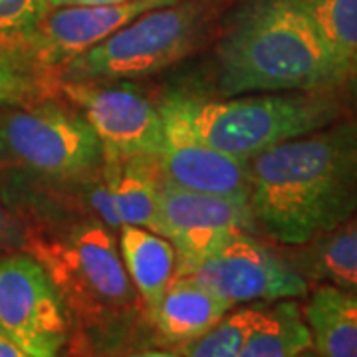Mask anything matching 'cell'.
Listing matches in <instances>:
<instances>
[{
	"instance_id": "cell-9",
	"label": "cell",
	"mask_w": 357,
	"mask_h": 357,
	"mask_svg": "<svg viewBox=\"0 0 357 357\" xmlns=\"http://www.w3.org/2000/svg\"><path fill=\"white\" fill-rule=\"evenodd\" d=\"M159 213L163 236L177 252L175 276L187 274L234 236L252 234L258 227L250 201L189 191L163 177L159 181Z\"/></svg>"
},
{
	"instance_id": "cell-18",
	"label": "cell",
	"mask_w": 357,
	"mask_h": 357,
	"mask_svg": "<svg viewBox=\"0 0 357 357\" xmlns=\"http://www.w3.org/2000/svg\"><path fill=\"white\" fill-rule=\"evenodd\" d=\"M312 349L304 307L294 300L266 302L238 357H298Z\"/></svg>"
},
{
	"instance_id": "cell-21",
	"label": "cell",
	"mask_w": 357,
	"mask_h": 357,
	"mask_svg": "<svg viewBox=\"0 0 357 357\" xmlns=\"http://www.w3.org/2000/svg\"><path fill=\"white\" fill-rule=\"evenodd\" d=\"M48 10V0H0V46L22 48Z\"/></svg>"
},
{
	"instance_id": "cell-20",
	"label": "cell",
	"mask_w": 357,
	"mask_h": 357,
	"mask_svg": "<svg viewBox=\"0 0 357 357\" xmlns=\"http://www.w3.org/2000/svg\"><path fill=\"white\" fill-rule=\"evenodd\" d=\"M262 306L250 304L234 312L229 310L208 332L185 345V357H238L246 335L260 318Z\"/></svg>"
},
{
	"instance_id": "cell-26",
	"label": "cell",
	"mask_w": 357,
	"mask_h": 357,
	"mask_svg": "<svg viewBox=\"0 0 357 357\" xmlns=\"http://www.w3.org/2000/svg\"><path fill=\"white\" fill-rule=\"evenodd\" d=\"M345 84L349 88V98L354 102V107L357 112V58L349 64V70H347V77H345Z\"/></svg>"
},
{
	"instance_id": "cell-25",
	"label": "cell",
	"mask_w": 357,
	"mask_h": 357,
	"mask_svg": "<svg viewBox=\"0 0 357 357\" xmlns=\"http://www.w3.org/2000/svg\"><path fill=\"white\" fill-rule=\"evenodd\" d=\"M128 0H48L50 8L58 6H103V4H119Z\"/></svg>"
},
{
	"instance_id": "cell-17",
	"label": "cell",
	"mask_w": 357,
	"mask_h": 357,
	"mask_svg": "<svg viewBox=\"0 0 357 357\" xmlns=\"http://www.w3.org/2000/svg\"><path fill=\"white\" fill-rule=\"evenodd\" d=\"M319 357H357V296L319 284L304 306Z\"/></svg>"
},
{
	"instance_id": "cell-27",
	"label": "cell",
	"mask_w": 357,
	"mask_h": 357,
	"mask_svg": "<svg viewBox=\"0 0 357 357\" xmlns=\"http://www.w3.org/2000/svg\"><path fill=\"white\" fill-rule=\"evenodd\" d=\"M129 357H183L177 354H171V351H157V349H149V351H139V354H133Z\"/></svg>"
},
{
	"instance_id": "cell-23",
	"label": "cell",
	"mask_w": 357,
	"mask_h": 357,
	"mask_svg": "<svg viewBox=\"0 0 357 357\" xmlns=\"http://www.w3.org/2000/svg\"><path fill=\"white\" fill-rule=\"evenodd\" d=\"M26 230L0 195V252H10L26 244Z\"/></svg>"
},
{
	"instance_id": "cell-12",
	"label": "cell",
	"mask_w": 357,
	"mask_h": 357,
	"mask_svg": "<svg viewBox=\"0 0 357 357\" xmlns=\"http://www.w3.org/2000/svg\"><path fill=\"white\" fill-rule=\"evenodd\" d=\"M157 6L159 4L151 0H128L103 6L50 8L22 50L42 70L60 72L77 56L114 34L117 28Z\"/></svg>"
},
{
	"instance_id": "cell-11",
	"label": "cell",
	"mask_w": 357,
	"mask_h": 357,
	"mask_svg": "<svg viewBox=\"0 0 357 357\" xmlns=\"http://www.w3.org/2000/svg\"><path fill=\"white\" fill-rule=\"evenodd\" d=\"M163 143L157 165L169 183L189 191L250 201L248 161L234 159L204 143L169 98L159 107Z\"/></svg>"
},
{
	"instance_id": "cell-5",
	"label": "cell",
	"mask_w": 357,
	"mask_h": 357,
	"mask_svg": "<svg viewBox=\"0 0 357 357\" xmlns=\"http://www.w3.org/2000/svg\"><path fill=\"white\" fill-rule=\"evenodd\" d=\"M203 13L195 4L157 6L139 14L58 72V82L102 84L151 76L195 48Z\"/></svg>"
},
{
	"instance_id": "cell-30",
	"label": "cell",
	"mask_w": 357,
	"mask_h": 357,
	"mask_svg": "<svg viewBox=\"0 0 357 357\" xmlns=\"http://www.w3.org/2000/svg\"><path fill=\"white\" fill-rule=\"evenodd\" d=\"M8 165V163H4V161H0V169H2V167H6Z\"/></svg>"
},
{
	"instance_id": "cell-8",
	"label": "cell",
	"mask_w": 357,
	"mask_h": 357,
	"mask_svg": "<svg viewBox=\"0 0 357 357\" xmlns=\"http://www.w3.org/2000/svg\"><path fill=\"white\" fill-rule=\"evenodd\" d=\"M230 306L306 298L310 284L296 268L250 234L234 236L183 274Z\"/></svg>"
},
{
	"instance_id": "cell-13",
	"label": "cell",
	"mask_w": 357,
	"mask_h": 357,
	"mask_svg": "<svg viewBox=\"0 0 357 357\" xmlns=\"http://www.w3.org/2000/svg\"><path fill=\"white\" fill-rule=\"evenodd\" d=\"M230 304L204 290L189 276H175L157 302L149 319L169 344L187 345L208 332Z\"/></svg>"
},
{
	"instance_id": "cell-19",
	"label": "cell",
	"mask_w": 357,
	"mask_h": 357,
	"mask_svg": "<svg viewBox=\"0 0 357 357\" xmlns=\"http://www.w3.org/2000/svg\"><path fill=\"white\" fill-rule=\"evenodd\" d=\"M321 40L347 66L357 58V0H296Z\"/></svg>"
},
{
	"instance_id": "cell-3",
	"label": "cell",
	"mask_w": 357,
	"mask_h": 357,
	"mask_svg": "<svg viewBox=\"0 0 357 357\" xmlns=\"http://www.w3.org/2000/svg\"><path fill=\"white\" fill-rule=\"evenodd\" d=\"M328 91H266L225 100L171 98L191 129L211 147L241 161L328 128L342 119V102Z\"/></svg>"
},
{
	"instance_id": "cell-1",
	"label": "cell",
	"mask_w": 357,
	"mask_h": 357,
	"mask_svg": "<svg viewBox=\"0 0 357 357\" xmlns=\"http://www.w3.org/2000/svg\"><path fill=\"white\" fill-rule=\"evenodd\" d=\"M248 169L256 225L282 244L310 243L357 213V119L284 141Z\"/></svg>"
},
{
	"instance_id": "cell-28",
	"label": "cell",
	"mask_w": 357,
	"mask_h": 357,
	"mask_svg": "<svg viewBox=\"0 0 357 357\" xmlns=\"http://www.w3.org/2000/svg\"><path fill=\"white\" fill-rule=\"evenodd\" d=\"M155 4H159V6H169V4H177L181 0H151Z\"/></svg>"
},
{
	"instance_id": "cell-22",
	"label": "cell",
	"mask_w": 357,
	"mask_h": 357,
	"mask_svg": "<svg viewBox=\"0 0 357 357\" xmlns=\"http://www.w3.org/2000/svg\"><path fill=\"white\" fill-rule=\"evenodd\" d=\"M38 79L26 68L6 56H0V107H26L40 98Z\"/></svg>"
},
{
	"instance_id": "cell-31",
	"label": "cell",
	"mask_w": 357,
	"mask_h": 357,
	"mask_svg": "<svg viewBox=\"0 0 357 357\" xmlns=\"http://www.w3.org/2000/svg\"><path fill=\"white\" fill-rule=\"evenodd\" d=\"M0 115H2V107H0Z\"/></svg>"
},
{
	"instance_id": "cell-10",
	"label": "cell",
	"mask_w": 357,
	"mask_h": 357,
	"mask_svg": "<svg viewBox=\"0 0 357 357\" xmlns=\"http://www.w3.org/2000/svg\"><path fill=\"white\" fill-rule=\"evenodd\" d=\"M66 100L86 117L103 147V161L157 157L163 143L159 107L131 88L58 82Z\"/></svg>"
},
{
	"instance_id": "cell-15",
	"label": "cell",
	"mask_w": 357,
	"mask_h": 357,
	"mask_svg": "<svg viewBox=\"0 0 357 357\" xmlns=\"http://www.w3.org/2000/svg\"><path fill=\"white\" fill-rule=\"evenodd\" d=\"M296 248L288 262L306 280L357 296V213Z\"/></svg>"
},
{
	"instance_id": "cell-16",
	"label": "cell",
	"mask_w": 357,
	"mask_h": 357,
	"mask_svg": "<svg viewBox=\"0 0 357 357\" xmlns=\"http://www.w3.org/2000/svg\"><path fill=\"white\" fill-rule=\"evenodd\" d=\"M119 255L147 314L177 274V252L165 236L141 227H119Z\"/></svg>"
},
{
	"instance_id": "cell-14",
	"label": "cell",
	"mask_w": 357,
	"mask_h": 357,
	"mask_svg": "<svg viewBox=\"0 0 357 357\" xmlns=\"http://www.w3.org/2000/svg\"><path fill=\"white\" fill-rule=\"evenodd\" d=\"M109 178V201L119 227H141L163 236L159 213V173L157 157L129 159L121 163L103 161Z\"/></svg>"
},
{
	"instance_id": "cell-24",
	"label": "cell",
	"mask_w": 357,
	"mask_h": 357,
	"mask_svg": "<svg viewBox=\"0 0 357 357\" xmlns=\"http://www.w3.org/2000/svg\"><path fill=\"white\" fill-rule=\"evenodd\" d=\"M0 357H34L28 351H24L18 344H14L13 340L6 333L0 330Z\"/></svg>"
},
{
	"instance_id": "cell-7",
	"label": "cell",
	"mask_w": 357,
	"mask_h": 357,
	"mask_svg": "<svg viewBox=\"0 0 357 357\" xmlns=\"http://www.w3.org/2000/svg\"><path fill=\"white\" fill-rule=\"evenodd\" d=\"M0 330L34 357H62L70 342L64 300L30 252L0 255Z\"/></svg>"
},
{
	"instance_id": "cell-29",
	"label": "cell",
	"mask_w": 357,
	"mask_h": 357,
	"mask_svg": "<svg viewBox=\"0 0 357 357\" xmlns=\"http://www.w3.org/2000/svg\"><path fill=\"white\" fill-rule=\"evenodd\" d=\"M298 357H319V356L314 351V349H306V351H302Z\"/></svg>"
},
{
	"instance_id": "cell-6",
	"label": "cell",
	"mask_w": 357,
	"mask_h": 357,
	"mask_svg": "<svg viewBox=\"0 0 357 357\" xmlns=\"http://www.w3.org/2000/svg\"><path fill=\"white\" fill-rule=\"evenodd\" d=\"M0 161L64 181L100 171L103 147L79 112L56 102L38 103L2 109Z\"/></svg>"
},
{
	"instance_id": "cell-4",
	"label": "cell",
	"mask_w": 357,
	"mask_h": 357,
	"mask_svg": "<svg viewBox=\"0 0 357 357\" xmlns=\"http://www.w3.org/2000/svg\"><path fill=\"white\" fill-rule=\"evenodd\" d=\"M28 252L48 270L68 314L89 330L117 332L135 314L137 292L107 227L79 225L60 236L28 243Z\"/></svg>"
},
{
	"instance_id": "cell-2",
	"label": "cell",
	"mask_w": 357,
	"mask_h": 357,
	"mask_svg": "<svg viewBox=\"0 0 357 357\" xmlns=\"http://www.w3.org/2000/svg\"><path fill=\"white\" fill-rule=\"evenodd\" d=\"M218 91H328L345 84L347 66L321 40L296 0H256L217 48Z\"/></svg>"
}]
</instances>
